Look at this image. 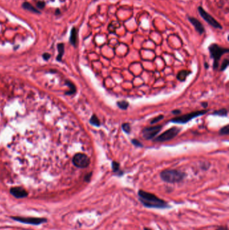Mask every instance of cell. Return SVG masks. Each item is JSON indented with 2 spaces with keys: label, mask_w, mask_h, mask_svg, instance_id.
Wrapping results in <instances>:
<instances>
[{
  "label": "cell",
  "mask_w": 229,
  "mask_h": 230,
  "mask_svg": "<svg viewBox=\"0 0 229 230\" xmlns=\"http://www.w3.org/2000/svg\"><path fill=\"white\" fill-rule=\"evenodd\" d=\"M139 200L144 207L148 208L165 209L169 207V205L165 200L158 198L155 194L140 190L138 192Z\"/></svg>",
  "instance_id": "obj_1"
},
{
  "label": "cell",
  "mask_w": 229,
  "mask_h": 230,
  "mask_svg": "<svg viewBox=\"0 0 229 230\" xmlns=\"http://www.w3.org/2000/svg\"><path fill=\"white\" fill-rule=\"evenodd\" d=\"M186 174L177 170H165L160 174V177L164 182L168 183H177L182 181Z\"/></svg>",
  "instance_id": "obj_2"
},
{
  "label": "cell",
  "mask_w": 229,
  "mask_h": 230,
  "mask_svg": "<svg viewBox=\"0 0 229 230\" xmlns=\"http://www.w3.org/2000/svg\"><path fill=\"white\" fill-rule=\"evenodd\" d=\"M209 51H210L211 57L214 59L213 67L214 70H216L218 68L219 61H220L221 57L225 53H228V48L221 47L217 44H212L208 48Z\"/></svg>",
  "instance_id": "obj_3"
},
{
  "label": "cell",
  "mask_w": 229,
  "mask_h": 230,
  "mask_svg": "<svg viewBox=\"0 0 229 230\" xmlns=\"http://www.w3.org/2000/svg\"><path fill=\"white\" fill-rule=\"evenodd\" d=\"M208 110H200V111H196V112H192L190 113H188L186 115H184L180 116L175 117V118L172 119L169 121V122L173 123H177V124H185L187 123L189 121L192 119L196 118V117L202 116L204 114H206Z\"/></svg>",
  "instance_id": "obj_4"
},
{
  "label": "cell",
  "mask_w": 229,
  "mask_h": 230,
  "mask_svg": "<svg viewBox=\"0 0 229 230\" xmlns=\"http://www.w3.org/2000/svg\"><path fill=\"white\" fill-rule=\"evenodd\" d=\"M181 129L178 127H172V128H170L167 129L166 131H165L164 133L161 134L157 137L153 139V141L155 142H165L169 140H172L173 138H175L179 133Z\"/></svg>",
  "instance_id": "obj_5"
},
{
  "label": "cell",
  "mask_w": 229,
  "mask_h": 230,
  "mask_svg": "<svg viewBox=\"0 0 229 230\" xmlns=\"http://www.w3.org/2000/svg\"><path fill=\"white\" fill-rule=\"evenodd\" d=\"M161 129H162L161 125H156V126L145 127V128H144L142 131L143 138L147 140L153 139L155 137L158 135V133Z\"/></svg>",
  "instance_id": "obj_6"
},
{
  "label": "cell",
  "mask_w": 229,
  "mask_h": 230,
  "mask_svg": "<svg viewBox=\"0 0 229 230\" xmlns=\"http://www.w3.org/2000/svg\"><path fill=\"white\" fill-rule=\"evenodd\" d=\"M73 162L78 168H85L90 165V160L85 154H77L73 159Z\"/></svg>",
  "instance_id": "obj_7"
},
{
  "label": "cell",
  "mask_w": 229,
  "mask_h": 230,
  "mask_svg": "<svg viewBox=\"0 0 229 230\" xmlns=\"http://www.w3.org/2000/svg\"><path fill=\"white\" fill-rule=\"evenodd\" d=\"M198 12L200 14L201 17L205 20L206 22H208L210 25L215 28H220L222 29V26L220 23H218L215 19H214L210 14L207 13L205 10H204L202 7H199L198 8Z\"/></svg>",
  "instance_id": "obj_8"
},
{
  "label": "cell",
  "mask_w": 229,
  "mask_h": 230,
  "mask_svg": "<svg viewBox=\"0 0 229 230\" xmlns=\"http://www.w3.org/2000/svg\"><path fill=\"white\" fill-rule=\"evenodd\" d=\"M13 219L15 221L28 223L32 225H39L42 223H45L46 222V219L44 218H36V217H13Z\"/></svg>",
  "instance_id": "obj_9"
},
{
  "label": "cell",
  "mask_w": 229,
  "mask_h": 230,
  "mask_svg": "<svg viewBox=\"0 0 229 230\" xmlns=\"http://www.w3.org/2000/svg\"><path fill=\"white\" fill-rule=\"evenodd\" d=\"M10 193L17 199L25 198L28 196L26 190L21 187H14L11 188Z\"/></svg>",
  "instance_id": "obj_10"
},
{
  "label": "cell",
  "mask_w": 229,
  "mask_h": 230,
  "mask_svg": "<svg viewBox=\"0 0 229 230\" xmlns=\"http://www.w3.org/2000/svg\"><path fill=\"white\" fill-rule=\"evenodd\" d=\"M188 19H189V22L193 24V26H194L195 29H196V31L199 34L202 35V34H203L204 32V31H205V30H204V27L203 26L202 24L199 22L198 20H197L196 18H194L193 17H189Z\"/></svg>",
  "instance_id": "obj_11"
},
{
  "label": "cell",
  "mask_w": 229,
  "mask_h": 230,
  "mask_svg": "<svg viewBox=\"0 0 229 230\" xmlns=\"http://www.w3.org/2000/svg\"><path fill=\"white\" fill-rule=\"evenodd\" d=\"M191 71H186V70H182L180 71L177 76V78L181 81H183L186 80L187 77L191 74Z\"/></svg>",
  "instance_id": "obj_12"
},
{
  "label": "cell",
  "mask_w": 229,
  "mask_h": 230,
  "mask_svg": "<svg viewBox=\"0 0 229 230\" xmlns=\"http://www.w3.org/2000/svg\"><path fill=\"white\" fill-rule=\"evenodd\" d=\"M77 41V31L75 28H73L71 31V36H70V42L73 45L75 46Z\"/></svg>",
  "instance_id": "obj_13"
},
{
  "label": "cell",
  "mask_w": 229,
  "mask_h": 230,
  "mask_svg": "<svg viewBox=\"0 0 229 230\" xmlns=\"http://www.w3.org/2000/svg\"><path fill=\"white\" fill-rule=\"evenodd\" d=\"M22 7L24 9H27V10H28V11H30V12H35V13H39V11L38 10H37V9L36 8H34L30 3H29L28 2H24L22 4Z\"/></svg>",
  "instance_id": "obj_14"
},
{
  "label": "cell",
  "mask_w": 229,
  "mask_h": 230,
  "mask_svg": "<svg viewBox=\"0 0 229 230\" xmlns=\"http://www.w3.org/2000/svg\"><path fill=\"white\" fill-rule=\"evenodd\" d=\"M116 104L122 110H126V109H127V108L129 106V103H128V102L127 101H125V100L118 101L116 103Z\"/></svg>",
  "instance_id": "obj_15"
},
{
  "label": "cell",
  "mask_w": 229,
  "mask_h": 230,
  "mask_svg": "<svg viewBox=\"0 0 229 230\" xmlns=\"http://www.w3.org/2000/svg\"><path fill=\"white\" fill-rule=\"evenodd\" d=\"M90 123L91 125H93L95 126H100V124H101L99 119L97 118L95 115H94L93 116H91V118L90 119Z\"/></svg>",
  "instance_id": "obj_16"
},
{
  "label": "cell",
  "mask_w": 229,
  "mask_h": 230,
  "mask_svg": "<svg viewBox=\"0 0 229 230\" xmlns=\"http://www.w3.org/2000/svg\"><path fill=\"white\" fill-rule=\"evenodd\" d=\"M58 55L57 57V59L59 61L61 59L63 53H64V45H63V44H58Z\"/></svg>",
  "instance_id": "obj_17"
},
{
  "label": "cell",
  "mask_w": 229,
  "mask_h": 230,
  "mask_svg": "<svg viewBox=\"0 0 229 230\" xmlns=\"http://www.w3.org/2000/svg\"><path fill=\"white\" fill-rule=\"evenodd\" d=\"M213 115H217V116H226L228 115V111L225 109H222L214 112Z\"/></svg>",
  "instance_id": "obj_18"
},
{
  "label": "cell",
  "mask_w": 229,
  "mask_h": 230,
  "mask_svg": "<svg viewBox=\"0 0 229 230\" xmlns=\"http://www.w3.org/2000/svg\"><path fill=\"white\" fill-rule=\"evenodd\" d=\"M122 129L126 133H130L131 131V126L129 123H124L122 125Z\"/></svg>",
  "instance_id": "obj_19"
},
{
  "label": "cell",
  "mask_w": 229,
  "mask_h": 230,
  "mask_svg": "<svg viewBox=\"0 0 229 230\" xmlns=\"http://www.w3.org/2000/svg\"><path fill=\"white\" fill-rule=\"evenodd\" d=\"M220 134L223 135H226L229 134V125H226V126L222 127L220 131Z\"/></svg>",
  "instance_id": "obj_20"
},
{
  "label": "cell",
  "mask_w": 229,
  "mask_h": 230,
  "mask_svg": "<svg viewBox=\"0 0 229 230\" xmlns=\"http://www.w3.org/2000/svg\"><path fill=\"white\" fill-rule=\"evenodd\" d=\"M112 168L113 172H118L120 169V164L118 162H116V161H112Z\"/></svg>",
  "instance_id": "obj_21"
},
{
  "label": "cell",
  "mask_w": 229,
  "mask_h": 230,
  "mask_svg": "<svg viewBox=\"0 0 229 230\" xmlns=\"http://www.w3.org/2000/svg\"><path fill=\"white\" fill-rule=\"evenodd\" d=\"M163 118H164L163 115H159L157 116H156V117H155L153 119H152L151 121H150V124L153 125V124H155V123H157L161 120H162Z\"/></svg>",
  "instance_id": "obj_22"
},
{
  "label": "cell",
  "mask_w": 229,
  "mask_h": 230,
  "mask_svg": "<svg viewBox=\"0 0 229 230\" xmlns=\"http://www.w3.org/2000/svg\"><path fill=\"white\" fill-rule=\"evenodd\" d=\"M229 64V60L228 59H225L223 61L222 65H221V71H224L226 69V67H228Z\"/></svg>",
  "instance_id": "obj_23"
},
{
  "label": "cell",
  "mask_w": 229,
  "mask_h": 230,
  "mask_svg": "<svg viewBox=\"0 0 229 230\" xmlns=\"http://www.w3.org/2000/svg\"><path fill=\"white\" fill-rule=\"evenodd\" d=\"M132 143L136 146V147H138V148H142V147L143 146V145L140 143V142L139 141H138L137 139H133L132 140Z\"/></svg>",
  "instance_id": "obj_24"
},
{
  "label": "cell",
  "mask_w": 229,
  "mask_h": 230,
  "mask_svg": "<svg viewBox=\"0 0 229 230\" xmlns=\"http://www.w3.org/2000/svg\"><path fill=\"white\" fill-rule=\"evenodd\" d=\"M91 176H92V173H90L88 174H87L85 177V180L87 181V182H90Z\"/></svg>",
  "instance_id": "obj_25"
},
{
  "label": "cell",
  "mask_w": 229,
  "mask_h": 230,
  "mask_svg": "<svg viewBox=\"0 0 229 230\" xmlns=\"http://www.w3.org/2000/svg\"><path fill=\"white\" fill-rule=\"evenodd\" d=\"M45 3L44 2H39L38 3H37V6L40 8V9H42L44 7H45Z\"/></svg>",
  "instance_id": "obj_26"
},
{
  "label": "cell",
  "mask_w": 229,
  "mask_h": 230,
  "mask_svg": "<svg viewBox=\"0 0 229 230\" xmlns=\"http://www.w3.org/2000/svg\"><path fill=\"white\" fill-rule=\"evenodd\" d=\"M50 57H51V55H50L49 54H48V53H45V54H44V55H43V58L45 59V60H48V59L50 58Z\"/></svg>",
  "instance_id": "obj_27"
},
{
  "label": "cell",
  "mask_w": 229,
  "mask_h": 230,
  "mask_svg": "<svg viewBox=\"0 0 229 230\" xmlns=\"http://www.w3.org/2000/svg\"><path fill=\"white\" fill-rule=\"evenodd\" d=\"M172 113L175 115H177L181 113V111H180L179 110H174L172 111Z\"/></svg>",
  "instance_id": "obj_28"
},
{
  "label": "cell",
  "mask_w": 229,
  "mask_h": 230,
  "mask_svg": "<svg viewBox=\"0 0 229 230\" xmlns=\"http://www.w3.org/2000/svg\"><path fill=\"white\" fill-rule=\"evenodd\" d=\"M216 230H228V229L226 226H221L220 227H218Z\"/></svg>",
  "instance_id": "obj_29"
},
{
  "label": "cell",
  "mask_w": 229,
  "mask_h": 230,
  "mask_svg": "<svg viewBox=\"0 0 229 230\" xmlns=\"http://www.w3.org/2000/svg\"><path fill=\"white\" fill-rule=\"evenodd\" d=\"M208 102H202V106L204 108H206L208 106Z\"/></svg>",
  "instance_id": "obj_30"
},
{
  "label": "cell",
  "mask_w": 229,
  "mask_h": 230,
  "mask_svg": "<svg viewBox=\"0 0 229 230\" xmlns=\"http://www.w3.org/2000/svg\"><path fill=\"white\" fill-rule=\"evenodd\" d=\"M205 66H206V68H208V64L207 65V63H205Z\"/></svg>",
  "instance_id": "obj_31"
},
{
  "label": "cell",
  "mask_w": 229,
  "mask_h": 230,
  "mask_svg": "<svg viewBox=\"0 0 229 230\" xmlns=\"http://www.w3.org/2000/svg\"><path fill=\"white\" fill-rule=\"evenodd\" d=\"M144 230H151V229H149V228H144Z\"/></svg>",
  "instance_id": "obj_32"
}]
</instances>
